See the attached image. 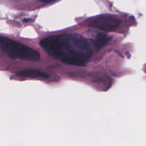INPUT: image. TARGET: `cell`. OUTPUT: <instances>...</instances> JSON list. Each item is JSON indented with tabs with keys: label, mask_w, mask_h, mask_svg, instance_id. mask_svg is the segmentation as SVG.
Returning a JSON list of instances; mask_svg holds the SVG:
<instances>
[{
	"label": "cell",
	"mask_w": 146,
	"mask_h": 146,
	"mask_svg": "<svg viewBox=\"0 0 146 146\" xmlns=\"http://www.w3.org/2000/svg\"><path fill=\"white\" fill-rule=\"evenodd\" d=\"M40 45L51 56L69 65H86L93 55L89 41L77 34L48 36L41 40Z\"/></svg>",
	"instance_id": "obj_1"
},
{
	"label": "cell",
	"mask_w": 146,
	"mask_h": 146,
	"mask_svg": "<svg viewBox=\"0 0 146 146\" xmlns=\"http://www.w3.org/2000/svg\"><path fill=\"white\" fill-rule=\"evenodd\" d=\"M0 50L12 59L38 61L41 59L39 53L27 46L17 42L7 37L0 36Z\"/></svg>",
	"instance_id": "obj_2"
},
{
	"label": "cell",
	"mask_w": 146,
	"mask_h": 146,
	"mask_svg": "<svg viewBox=\"0 0 146 146\" xmlns=\"http://www.w3.org/2000/svg\"><path fill=\"white\" fill-rule=\"evenodd\" d=\"M121 21L116 17L111 14H104L92 19L89 21L91 27H95L104 31H113L118 28Z\"/></svg>",
	"instance_id": "obj_3"
},
{
	"label": "cell",
	"mask_w": 146,
	"mask_h": 146,
	"mask_svg": "<svg viewBox=\"0 0 146 146\" xmlns=\"http://www.w3.org/2000/svg\"><path fill=\"white\" fill-rule=\"evenodd\" d=\"M19 76L24 77H29L32 78H39V79H46L48 75L46 73L36 69H26L17 72Z\"/></svg>",
	"instance_id": "obj_4"
},
{
	"label": "cell",
	"mask_w": 146,
	"mask_h": 146,
	"mask_svg": "<svg viewBox=\"0 0 146 146\" xmlns=\"http://www.w3.org/2000/svg\"><path fill=\"white\" fill-rule=\"evenodd\" d=\"M111 40V37L105 34H98L92 40L94 46L97 50L104 48Z\"/></svg>",
	"instance_id": "obj_5"
},
{
	"label": "cell",
	"mask_w": 146,
	"mask_h": 146,
	"mask_svg": "<svg viewBox=\"0 0 146 146\" xmlns=\"http://www.w3.org/2000/svg\"><path fill=\"white\" fill-rule=\"evenodd\" d=\"M39 1L43 3H50V2H53V1H56V0H39Z\"/></svg>",
	"instance_id": "obj_6"
}]
</instances>
